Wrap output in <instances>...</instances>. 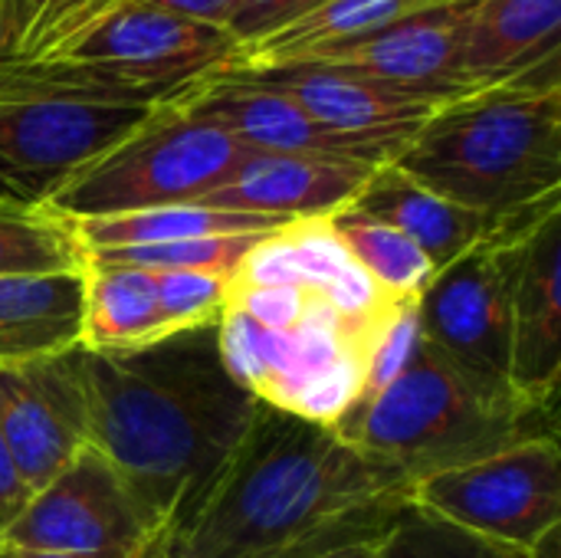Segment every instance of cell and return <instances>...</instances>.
<instances>
[{"label":"cell","instance_id":"1","mask_svg":"<svg viewBox=\"0 0 561 558\" xmlns=\"http://www.w3.org/2000/svg\"><path fill=\"white\" fill-rule=\"evenodd\" d=\"M89 447L158 520L164 546L191 529L237 457L260 401L230 375L217 322L141 349H82Z\"/></svg>","mask_w":561,"mask_h":558},{"label":"cell","instance_id":"2","mask_svg":"<svg viewBox=\"0 0 561 558\" xmlns=\"http://www.w3.org/2000/svg\"><path fill=\"white\" fill-rule=\"evenodd\" d=\"M414 480L332 428L260 405L237 457L168 558H325L375 546Z\"/></svg>","mask_w":561,"mask_h":558},{"label":"cell","instance_id":"3","mask_svg":"<svg viewBox=\"0 0 561 558\" xmlns=\"http://www.w3.org/2000/svg\"><path fill=\"white\" fill-rule=\"evenodd\" d=\"M493 224L561 197V89L493 86L440 105L391 161Z\"/></svg>","mask_w":561,"mask_h":558},{"label":"cell","instance_id":"4","mask_svg":"<svg viewBox=\"0 0 561 558\" xmlns=\"http://www.w3.org/2000/svg\"><path fill=\"white\" fill-rule=\"evenodd\" d=\"M345 444L388 460L411 480L454 470L529 441L556 437V408L490 405L417 335L408 365L335 428Z\"/></svg>","mask_w":561,"mask_h":558},{"label":"cell","instance_id":"5","mask_svg":"<svg viewBox=\"0 0 561 558\" xmlns=\"http://www.w3.org/2000/svg\"><path fill=\"white\" fill-rule=\"evenodd\" d=\"M250 151L217 122L171 99L154 105L125 138L76 171L43 207L69 220H92L201 204L227 184Z\"/></svg>","mask_w":561,"mask_h":558},{"label":"cell","instance_id":"6","mask_svg":"<svg viewBox=\"0 0 561 558\" xmlns=\"http://www.w3.org/2000/svg\"><path fill=\"white\" fill-rule=\"evenodd\" d=\"M385 316L358 322L319 296L296 329L273 332L224 306L217 319L220 352L230 375L260 405L335 428L362 395L368 352Z\"/></svg>","mask_w":561,"mask_h":558},{"label":"cell","instance_id":"7","mask_svg":"<svg viewBox=\"0 0 561 558\" xmlns=\"http://www.w3.org/2000/svg\"><path fill=\"white\" fill-rule=\"evenodd\" d=\"M561 197L500 224L460 260L434 273L417 299V335L483 401L533 405L513 391V280L523 237L539 227Z\"/></svg>","mask_w":561,"mask_h":558},{"label":"cell","instance_id":"8","mask_svg":"<svg viewBox=\"0 0 561 558\" xmlns=\"http://www.w3.org/2000/svg\"><path fill=\"white\" fill-rule=\"evenodd\" d=\"M151 109L89 102L0 69V201L43 207Z\"/></svg>","mask_w":561,"mask_h":558},{"label":"cell","instance_id":"9","mask_svg":"<svg viewBox=\"0 0 561 558\" xmlns=\"http://www.w3.org/2000/svg\"><path fill=\"white\" fill-rule=\"evenodd\" d=\"M233 56L237 43L224 26L145 0H112L39 59L95 66L145 102L161 105Z\"/></svg>","mask_w":561,"mask_h":558},{"label":"cell","instance_id":"10","mask_svg":"<svg viewBox=\"0 0 561 558\" xmlns=\"http://www.w3.org/2000/svg\"><path fill=\"white\" fill-rule=\"evenodd\" d=\"M0 539L10 549L72 558H154L164 549L158 520L95 447L39 487Z\"/></svg>","mask_w":561,"mask_h":558},{"label":"cell","instance_id":"11","mask_svg":"<svg viewBox=\"0 0 561 558\" xmlns=\"http://www.w3.org/2000/svg\"><path fill=\"white\" fill-rule=\"evenodd\" d=\"M411 503L477 536L533 549L561 526L559 441H529L414 480Z\"/></svg>","mask_w":561,"mask_h":558},{"label":"cell","instance_id":"12","mask_svg":"<svg viewBox=\"0 0 561 558\" xmlns=\"http://www.w3.org/2000/svg\"><path fill=\"white\" fill-rule=\"evenodd\" d=\"M0 431L30 497L89 447L82 345L0 365Z\"/></svg>","mask_w":561,"mask_h":558},{"label":"cell","instance_id":"13","mask_svg":"<svg viewBox=\"0 0 561 558\" xmlns=\"http://www.w3.org/2000/svg\"><path fill=\"white\" fill-rule=\"evenodd\" d=\"M237 66L266 86L289 95L312 122L322 128L381 148L391 161L404 151L414 132L447 102L427 99L417 92H404L381 79L362 76L355 69L322 62V59H299V62H273V66Z\"/></svg>","mask_w":561,"mask_h":558},{"label":"cell","instance_id":"14","mask_svg":"<svg viewBox=\"0 0 561 558\" xmlns=\"http://www.w3.org/2000/svg\"><path fill=\"white\" fill-rule=\"evenodd\" d=\"M178 105L187 112L217 122L230 132L240 145L253 151H286V155H322V158H345L362 161L371 168L391 164L381 148L342 138L319 122H312L289 95L266 86L263 79L237 69L220 66L174 95Z\"/></svg>","mask_w":561,"mask_h":558},{"label":"cell","instance_id":"15","mask_svg":"<svg viewBox=\"0 0 561 558\" xmlns=\"http://www.w3.org/2000/svg\"><path fill=\"white\" fill-rule=\"evenodd\" d=\"M375 174L371 164L322 158V155H286V151H250L247 161L210 191L201 204L293 220H329L345 210L365 181Z\"/></svg>","mask_w":561,"mask_h":558},{"label":"cell","instance_id":"16","mask_svg":"<svg viewBox=\"0 0 561 558\" xmlns=\"http://www.w3.org/2000/svg\"><path fill=\"white\" fill-rule=\"evenodd\" d=\"M463 79L477 89H561V0H470Z\"/></svg>","mask_w":561,"mask_h":558},{"label":"cell","instance_id":"17","mask_svg":"<svg viewBox=\"0 0 561 558\" xmlns=\"http://www.w3.org/2000/svg\"><path fill=\"white\" fill-rule=\"evenodd\" d=\"M467 7L470 0H450V3L411 13L378 30L368 39L348 49H339L332 56H319V59L381 79L404 92L454 102L473 92L463 79V62H460Z\"/></svg>","mask_w":561,"mask_h":558},{"label":"cell","instance_id":"18","mask_svg":"<svg viewBox=\"0 0 561 558\" xmlns=\"http://www.w3.org/2000/svg\"><path fill=\"white\" fill-rule=\"evenodd\" d=\"M561 375V210L533 227L516 257L513 280V391L556 408Z\"/></svg>","mask_w":561,"mask_h":558},{"label":"cell","instance_id":"19","mask_svg":"<svg viewBox=\"0 0 561 558\" xmlns=\"http://www.w3.org/2000/svg\"><path fill=\"white\" fill-rule=\"evenodd\" d=\"M233 283L306 286L358 322H378L391 306H398L362 273L329 220H293L263 237L240 263Z\"/></svg>","mask_w":561,"mask_h":558},{"label":"cell","instance_id":"20","mask_svg":"<svg viewBox=\"0 0 561 558\" xmlns=\"http://www.w3.org/2000/svg\"><path fill=\"white\" fill-rule=\"evenodd\" d=\"M345 210L404 234L411 243L424 250V257L431 260L437 273L450 266L454 260H460L467 250H473L480 240H486L500 227L421 187L398 164L375 168V174L365 181V187Z\"/></svg>","mask_w":561,"mask_h":558},{"label":"cell","instance_id":"21","mask_svg":"<svg viewBox=\"0 0 561 558\" xmlns=\"http://www.w3.org/2000/svg\"><path fill=\"white\" fill-rule=\"evenodd\" d=\"M82 273L0 276V365L82 345Z\"/></svg>","mask_w":561,"mask_h":558},{"label":"cell","instance_id":"22","mask_svg":"<svg viewBox=\"0 0 561 558\" xmlns=\"http://www.w3.org/2000/svg\"><path fill=\"white\" fill-rule=\"evenodd\" d=\"M450 0H325L319 10L302 16L299 23L286 26L283 33L240 49L230 62H247V66H273V62H299V59H319L332 56L339 49H348L378 30L440 7Z\"/></svg>","mask_w":561,"mask_h":558},{"label":"cell","instance_id":"23","mask_svg":"<svg viewBox=\"0 0 561 558\" xmlns=\"http://www.w3.org/2000/svg\"><path fill=\"white\" fill-rule=\"evenodd\" d=\"M158 283L151 270L85 263L82 289V349L125 352L164 339Z\"/></svg>","mask_w":561,"mask_h":558},{"label":"cell","instance_id":"24","mask_svg":"<svg viewBox=\"0 0 561 558\" xmlns=\"http://www.w3.org/2000/svg\"><path fill=\"white\" fill-rule=\"evenodd\" d=\"M76 237L85 247V257L92 250H112V247H145V243H174V240H197V237H227V234H273L286 227L273 217L256 214H237L204 204H171L138 214H118V217H92V220H72Z\"/></svg>","mask_w":561,"mask_h":558},{"label":"cell","instance_id":"25","mask_svg":"<svg viewBox=\"0 0 561 558\" xmlns=\"http://www.w3.org/2000/svg\"><path fill=\"white\" fill-rule=\"evenodd\" d=\"M85 263V247L69 217L0 201V276L82 273Z\"/></svg>","mask_w":561,"mask_h":558},{"label":"cell","instance_id":"26","mask_svg":"<svg viewBox=\"0 0 561 558\" xmlns=\"http://www.w3.org/2000/svg\"><path fill=\"white\" fill-rule=\"evenodd\" d=\"M329 224L348 257L391 303H417L437 273L417 243L385 224L365 220L352 210H339L335 217H329Z\"/></svg>","mask_w":561,"mask_h":558},{"label":"cell","instance_id":"27","mask_svg":"<svg viewBox=\"0 0 561 558\" xmlns=\"http://www.w3.org/2000/svg\"><path fill=\"white\" fill-rule=\"evenodd\" d=\"M276 234V230H273ZM270 234H227V237H197V240H174V243H145V247H112L92 250V263L108 266H135L151 273L187 270V273H210L233 283L247 253Z\"/></svg>","mask_w":561,"mask_h":558},{"label":"cell","instance_id":"28","mask_svg":"<svg viewBox=\"0 0 561 558\" xmlns=\"http://www.w3.org/2000/svg\"><path fill=\"white\" fill-rule=\"evenodd\" d=\"M375 558H529V553L477 536L411 503L375 543Z\"/></svg>","mask_w":561,"mask_h":558},{"label":"cell","instance_id":"29","mask_svg":"<svg viewBox=\"0 0 561 558\" xmlns=\"http://www.w3.org/2000/svg\"><path fill=\"white\" fill-rule=\"evenodd\" d=\"M112 0H0V33L13 59H39Z\"/></svg>","mask_w":561,"mask_h":558},{"label":"cell","instance_id":"30","mask_svg":"<svg viewBox=\"0 0 561 558\" xmlns=\"http://www.w3.org/2000/svg\"><path fill=\"white\" fill-rule=\"evenodd\" d=\"M154 283H158L161 326L168 335L217 322L227 303V289H230V280L224 276L187 273V270L154 273Z\"/></svg>","mask_w":561,"mask_h":558},{"label":"cell","instance_id":"31","mask_svg":"<svg viewBox=\"0 0 561 558\" xmlns=\"http://www.w3.org/2000/svg\"><path fill=\"white\" fill-rule=\"evenodd\" d=\"M322 3L325 0H237L224 30L237 43V53H240V49H250V46L283 33L286 26L299 23L312 10H319Z\"/></svg>","mask_w":561,"mask_h":558},{"label":"cell","instance_id":"32","mask_svg":"<svg viewBox=\"0 0 561 558\" xmlns=\"http://www.w3.org/2000/svg\"><path fill=\"white\" fill-rule=\"evenodd\" d=\"M26 500H30V490L20 480L13 457L7 451V441H3V431H0V533L16 520V513L26 506Z\"/></svg>","mask_w":561,"mask_h":558},{"label":"cell","instance_id":"33","mask_svg":"<svg viewBox=\"0 0 561 558\" xmlns=\"http://www.w3.org/2000/svg\"><path fill=\"white\" fill-rule=\"evenodd\" d=\"M145 3H154V7L184 13V16L201 20V23H214V26H224L227 16L237 7V0H145Z\"/></svg>","mask_w":561,"mask_h":558},{"label":"cell","instance_id":"34","mask_svg":"<svg viewBox=\"0 0 561 558\" xmlns=\"http://www.w3.org/2000/svg\"><path fill=\"white\" fill-rule=\"evenodd\" d=\"M559 539H561V526L549 529L533 549H529V558H559Z\"/></svg>","mask_w":561,"mask_h":558},{"label":"cell","instance_id":"35","mask_svg":"<svg viewBox=\"0 0 561 558\" xmlns=\"http://www.w3.org/2000/svg\"><path fill=\"white\" fill-rule=\"evenodd\" d=\"M325 558H375V546H352V549H342V553H332Z\"/></svg>","mask_w":561,"mask_h":558},{"label":"cell","instance_id":"36","mask_svg":"<svg viewBox=\"0 0 561 558\" xmlns=\"http://www.w3.org/2000/svg\"><path fill=\"white\" fill-rule=\"evenodd\" d=\"M0 558H72V556H53V553H26V549H10V546H3Z\"/></svg>","mask_w":561,"mask_h":558},{"label":"cell","instance_id":"37","mask_svg":"<svg viewBox=\"0 0 561 558\" xmlns=\"http://www.w3.org/2000/svg\"><path fill=\"white\" fill-rule=\"evenodd\" d=\"M7 62H13V53H10V46H7V39H3V33H0V69H3Z\"/></svg>","mask_w":561,"mask_h":558},{"label":"cell","instance_id":"38","mask_svg":"<svg viewBox=\"0 0 561 558\" xmlns=\"http://www.w3.org/2000/svg\"><path fill=\"white\" fill-rule=\"evenodd\" d=\"M154 558H168V556H164V549H161V553H158V556H154Z\"/></svg>","mask_w":561,"mask_h":558},{"label":"cell","instance_id":"39","mask_svg":"<svg viewBox=\"0 0 561 558\" xmlns=\"http://www.w3.org/2000/svg\"><path fill=\"white\" fill-rule=\"evenodd\" d=\"M0 553H3V539H0Z\"/></svg>","mask_w":561,"mask_h":558}]
</instances>
